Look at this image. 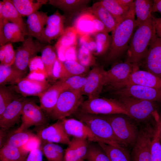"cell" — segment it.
Returning a JSON list of instances; mask_svg holds the SVG:
<instances>
[{"mask_svg": "<svg viewBox=\"0 0 161 161\" xmlns=\"http://www.w3.org/2000/svg\"><path fill=\"white\" fill-rule=\"evenodd\" d=\"M137 27L130 41L126 61L138 66L144 59L150 43L157 35L153 16Z\"/></svg>", "mask_w": 161, "mask_h": 161, "instance_id": "cell-1", "label": "cell"}, {"mask_svg": "<svg viewBox=\"0 0 161 161\" xmlns=\"http://www.w3.org/2000/svg\"><path fill=\"white\" fill-rule=\"evenodd\" d=\"M135 16L133 3L126 17L112 31L111 46L104 58L106 62L116 60L127 51L131 38L137 27Z\"/></svg>", "mask_w": 161, "mask_h": 161, "instance_id": "cell-2", "label": "cell"}, {"mask_svg": "<svg viewBox=\"0 0 161 161\" xmlns=\"http://www.w3.org/2000/svg\"><path fill=\"white\" fill-rule=\"evenodd\" d=\"M74 114L78 120L86 125L95 135L108 144L122 146L109 123L102 115L84 113L78 110Z\"/></svg>", "mask_w": 161, "mask_h": 161, "instance_id": "cell-3", "label": "cell"}, {"mask_svg": "<svg viewBox=\"0 0 161 161\" xmlns=\"http://www.w3.org/2000/svg\"><path fill=\"white\" fill-rule=\"evenodd\" d=\"M83 102L80 91L64 90L60 94L49 117L58 120L66 118L75 113Z\"/></svg>", "mask_w": 161, "mask_h": 161, "instance_id": "cell-4", "label": "cell"}, {"mask_svg": "<svg viewBox=\"0 0 161 161\" xmlns=\"http://www.w3.org/2000/svg\"><path fill=\"white\" fill-rule=\"evenodd\" d=\"M122 114L101 115L109 122L115 136L122 145L134 146L139 131L129 119Z\"/></svg>", "mask_w": 161, "mask_h": 161, "instance_id": "cell-5", "label": "cell"}, {"mask_svg": "<svg viewBox=\"0 0 161 161\" xmlns=\"http://www.w3.org/2000/svg\"><path fill=\"white\" fill-rule=\"evenodd\" d=\"M123 105L129 117L137 120H145L153 116L159 117L156 103L132 97H120L117 99Z\"/></svg>", "mask_w": 161, "mask_h": 161, "instance_id": "cell-6", "label": "cell"}, {"mask_svg": "<svg viewBox=\"0 0 161 161\" xmlns=\"http://www.w3.org/2000/svg\"><path fill=\"white\" fill-rule=\"evenodd\" d=\"M86 113L107 115L121 114L129 116L123 105L116 99L99 98L83 101L78 109Z\"/></svg>", "mask_w": 161, "mask_h": 161, "instance_id": "cell-7", "label": "cell"}, {"mask_svg": "<svg viewBox=\"0 0 161 161\" xmlns=\"http://www.w3.org/2000/svg\"><path fill=\"white\" fill-rule=\"evenodd\" d=\"M45 46L44 44L28 36L15 51V59L12 66L25 75L31 60L41 52Z\"/></svg>", "mask_w": 161, "mask_h": 161, "instance_id": "cell-8", "label": "cell"}, {"mask_svg": "<svg viewBox=\"0 0 161 161\" xmlns=\"http://www.w3.org/2000/svg\"><path fill=\"white\" fill-rule=\"evenodd\" d=\"M155 130L148 125L139 132L131 152L132 161H152L151 144Z\"/></svg>", "mask_w": 161, "mask_h": 161, "instance_id": "cell-9", "label": "cell"}, {"mask_svg": "<svg viewBox=\"0 0 161 161\" xmlns=\"http://www.w3.org/2000/svg\"><path fill=\"white\" fill-rule=\"evenodd\" d=\"M21 119V124L16 132L28 130L32 126H43L47 123V116L40 106L33 101L27 99L24 105Z\"/></svg>", "mask_w": 161, "mask_h": 161, "instance_id": "cell-10", "label": "cell"}, {"mask_svg": "<svg viewBox=\"0 0 161 161\" xmlns=\"http://www.w3.org/2000/svg\"><path fill=\"white\" fill-rule=\"evenodd\" d=\"M113 91L117 97H132L161 103V88L131 85Z\"/></svg>", "mask_w": 161, "mask_h": 161, "instance_id": "cell-11", "label": "cell"}, {"mask_svg": "<svg viewBox=\"0 0 161 161\" xmlns=\"http://www.w3.org/2000/svg\"><path fill=\"white\" fill-rule=\"evenodd\" d=\"M106 71L103 67L96 66L89 72L86 83L81 91L83 95L88 97V99L99 97L105 85Z\"/></svg>", "mask_w": 161, "mask_h": 161, "instance_id": "cell-12", "label": "cell"}, {"mask_svg": "<svg viewBox=\"0 0 161 161\" xmlns=\"http://www.w3.org/2000/svg\"><path fill=\"white\" fill-rule=\"evenodd\" d=\"M13 86L15 90L24 97L34 96L39 97L51 85L45 78L27 76Z\"/></svg>", "mask_w": 161, "mask_h": 161, "instance_id": "cell-13", "label": "cell"}, {"mask_svg": "<svg viewBox=\"0 0 161 161\" xmlns=\"http://www.w3.org/2000/svg\"><path fill=\"white\" fill-rule=\"evenodd\" d=\"M131 85L161 88V79L148 71L139 70L138 66L126 79L110 89L114 91Z\"/></svg>", "mask_w": 161, "mask_h": 161, "instance_id": "cell-14", "label": "cell"}, {"mask_svg": "<svg viewBox=\"0 0 161 161\" xmlns=\"http://www.w3.org/2000/svg\"><path fill=\"white\" fill-rule=\"evenodd\" d=\"M140 64L145 71L161 79V39L157 35L150 43Z\"/></svg>", "mask_w": 161, "mask_h": 161, "instance_id": "cell-15", "label": "cell"}, {"mask_svg": "<svg viewBox=\"0 0 161 161\" xmlns=\"http://www.w3.org/2000/svg\"><path fill=\"white\" fill-rule=\"evenodd\" d=\"M61 120L64 129L69 136L85 139L89 142L108 144L106 142L95 135L89 127L80 120L74 118H66Z\"/></svg>", "mask_w": 161, "mask_h": 161, "instance_id": "cell-16", "label": "cell"}, {"mask_svg": "<svg viewBox=\"0 0 161 161\" xmlns=\"http://www.w3.org/2000/svg\"><path fill=\"white\" fill-rule=\"evenodd\" d=\"M138 66L125 61L113 65L105 73L104 86L109 89L126 79Z\"/></svg>", "mask_w": 161, "mask_h": 161, "instance_id": "cell-17", "label": "cell"}, {"mask_svg": "<svg viewBox=\"0 0 161 161\" xmlns=\"http://www.w3.org/2000/svg\"><path fill=\"white\" fill-rule=\"evenodd\" d=\"M65 18L58 10L48 16L46 26L38 41L43 44L50 43L52 40L61 36L65 29L64 22Z\"/></svg>", "mask_w": 161, "mask_h": 161, "instance_id": "cell-18", "label": "cell"}, {"mask_svg": "<svg viewBox=\"0 0 161 161\" xmlns=\"http://www.w3.org/2000/svg\"><path fill=\"white\" fill-rule=\"evenodd\" d=\"M37 136L40 139L42 144L47 143H58L67 145L70 140L66 132L61 120L42 129L38 132Z\"/></svg>", "mask_w": 161, "mask_h": 161, "instance_id": "cell-19", "label": "cell"}, {"mask_svg": "<svg viewBox=\"0 0 161 161\" xmlns=\"http://www.w3.org/2000/svg\"><path fill=\"white\" fill-rule=\"evenodd\" d=\"M27 99L19 97L11 103L0 115L1 128L9 129L19 122L23 108Z\"/></svg>", "mask_w": 161, "mask_h": 161, "instance_id": "cell-20", "label": "cell"}, {"mask_svg": "<svg viewBox=\"0 0 161 161\" xmlns=\"http://www.w3.org/2000/svg\"><path fill=\"white\" fill-rule=\"evenodd\" d=\"M25 35L16 24L0 18V45L23 42Z\"/></svg>", "mask_w": 161, "mask_h": 161, "instance_id": "cell-21", "label": "cell"}, {"mask_svg": "<svg viewBox=\"0 0 161 161\" xmlns=\"http://www.w3.org/2000/svg\"><path fill=\"white\" fill-rule=\"evenodd\" d=\"M64 90L59 80L51 85L39 97L40 106L46 116L49 117L60 94Z\"/></svg>", "mask_w": 161, "mask_h": 161, "instance_id": "cell-22", "label": "cell"}, {"mask_svg": "<svg viewBox=\"0 0 161 161\" xmlns=\"http://www.w3.org/2000/svg\"><path fill=\"white\" fill-rule=\"evenodd\" d=\"M0 18H3L18 26L24 34L28 36V29L21 16L10 0L0 1Z\"/></svg>", "mask_w": 161, "mask_h": 161, "instance_id": "cell-23", "label": "cell"}, {"mask_svg": "<svg viewBox=\"0 0 161 161\" xmlns=\"http://www.w3.org/2000/svg\"><path fill=\"white\" fill-rule=\"evenodd\" d=\"M89 141L87 140L73 137L65 150L64 161H78L85 159Z\"/></svg>", "mask_w": 161, "mask_h": 161, "instance_id": "cell-24", "label": "cell"}, {"mask_svg": "<svg viewBox=\"0 0 161 161\" xmlns=\"http://www.w3.org/2000/svg\"><path fill=\"white\" fill-rule=\"evenodd\" d=\"M48 12L38 11L27 17L26 20L28 36L38 40L46 25L48 17Z\"/></svg>", "mask_w": 161, "mask_h": 161, "instance_id": "cell-25", "label": "cell"}, {"mask_svg": "<svg viewBox=\"0 0 161 161\" xmlns=\"http://www.w3.org/2000/svg\"><path fill=\"white\" fill-rule=\"evenodd\" d=\"M88 0H49L48 4L61 10L70 17L73 15L86 8Z\"/></svg>", "mask_w": 161, "mask_h": 161, "instance_id": "cell-26", "label": "cell"}, {"mask_svg": "<svg viewBox=\"0 0 161 161\" xmlns=\"http://www.w3.org/2000/svg\"><path fill=\"white\" fill-rule=\"evenodd\" d=\"M93 16L91 13L84 10L76 19L73 26L78 37L87 34L94 36L96 33Z\"/></svg>", "mask_w": 161, "mask_h": 161, "instance_id": "cell-27", "label": "cell"}, {"mask_svg": "<svg viewBox=\"0 0 161 161\" xmlns=\"http://www.w3.org/2000/svg\"><path fill=\"white\" fill-rule=\"evenodd\" d=\"M84 10L91 13L99 19L104 24L109 32H112L117 24L112 15L99 1L94 3L92 6Z\"/></svg>", "mask_w": 161, "mask_h": 161, "instance_id": "cell-28", "label": "cell"}, {"mask_svg": "<svg viewBox=\"0 0 161 161\" xmlns=\"http://www.w3.org/2000/svg\"><path fill=\"white\" fill-rule=\"evenodd\" d=\"M10 1L23 17H27L38 11L49 0H10Z\"/></svg>", "mask_w": 161, "mask_h": 161, "instance_id": "cell-29", "label": "cell"}, {"mask_svg": "<svg viewBox=\"0 0 161 161\" xmlns=\"http://www.w3.org/2000/svg\"><path fill=\"white\" fill-rule=\"evenodd\" d=\"M154 0H136L133 3L136 21L137 26L144 22L152 15V10Z\"/></svg>", "mask_w": 161, "mask_h": 161, "instance_id": "cell-30", "label": "cell"}, {"mask_svg": "<svg viewBox=\"0 0 161 161\" xmlns=\"http://www.w3.org/2000/svg\"><path fill=\"white\" fill-rule=\"evenodd\" d=\"M25 76L12 66L0 64V85H6L7 84L15 85Z\"/></svg>", "mask_w": 161, "mask_h": 161, "instance_id": "cell-31", "label": "cell"}, {"mask_svg": "<svg viewBox=\"0 0 161 161\" xmlns=\"http://www.w3.org/2000/svg\"><path fill=\"white\" fill-rule=\"evenodd\" d=\"M110 161H132L129 152L122 146H117L98 142Z\"/></svg>", "mask_w": 161, "mask_h": 161, "instance_id": "cell-32", "label": "cell"}, {"mask_svg": "<svg viewBox=\"0 0 161 161\" xmlns=\"http://www.w3.org/2000/svg\"><path fill=\"white\" fill-rule=\"evenodd\" d=\"M29 154L20 148L4 145L0 150L1 161H25Z\"/></svg>", "mask_w": 161, "mask_h": 161, "instance_id": "cell-33", "label": "cell"}, {"mask_svg": "<svg viewBox=\"0 0 161 161\" xmlns=\"http://www.w3.org/2000/svg\"><path fill=\"white\" fill-rule=\"evenodd\" d=\"M78 61L66 60L63 62V67L60 80H64L72 76L85 75L88 71Z\"/></svg>", "mask_w": 161, "mask_h": 161, "instance_id": "cell-34", "label": "cell"}, {"mask_svg": "<svg viewBox=\"0 0 161 161\" xmlns=\"http://www.w3.org/2000/svg\"><path fill=\"white\" fill-rule=\"evenodd\" d=\"M41 59L44 64L47 77H51L53 67L58 56L54 47L50 45L45 46L41 51Z\"/></svg>", "mask_w": 161, "mask_h": 161, "instance_id": "cell-35", "label": "cell"}, {"mask_svg": "<svg viewBox=\"0 0 161 161\" xmlns=\"http://www.w3.org/2000/svg\"><path fill=\"white\" fill-rule=\"evenodd\" d=\"M41 148L48 161H64L65 151L59 145L47 143L42 144Z\"/></svg>", "mask_w": 161, "mask_h": 161, "instance_id": "cell-36", "label": "cell"}, {"mask_svg": "<svg viewBox=\"0 0 161 161\" xmlns=\"http://www.w3.org/2000/svg\"><path fill=\"white\" fill-rule=\"evenodd\" d=\"M99 2L112 15L117 24L125 18L129 10L122 7L116 0H103Z\"/></svg>", "mask_w": 161, "mask_h": 161, "instance_id": "cell-37", "label": "cell"}, {"mask_svg": "<svg viewBox=\"0 0 161 161\" xmlns=\"http://www.w3.org/2000/svg\"><path fill=\"white\" fill-rule=\"evenodd\" d=\"M18 94L13 85H0V115L11 103L20 97Z\"/></svg>", "mask_w": 161, "mask_h": 161, "instance_id": "cell-38", "label": "cell"}, {"mask_svg": "<svg viewBox=\"0 0 161 161\" xmlns=\"http://www.w3.org/2000/svg\"><path fill=\"white\" fill-rule=\"evenodd\" d=\"M35 135L31 131L28 130L19 132L14 131L11 134L8 136L4 145L20 148L30 138Z\"/></svg>", "mask_w": 161, "mask_h": 161, "instance_id": "cell-39", "label": "cell"}, {"mask_svg": "<svg viewBox=\"0 0 161 161\" xmlns=\"http://www.w3.org/2000/svg\"><path fill=\"white\" fill-rule=\"evenodd\" d=\"M89 141L85 159L87 161H110L108 157L97 143Z\"/></svg>", "mask_w": 161, "mask_h": 161, "instance_id": "cell-40", "label": "cell"}, {"mask_svg": "<svg viewBox=\"0 0 161 161\" xmlns=\"http://www.w3.org/2000/svg\"><path fill=\"white\" fill-rule=\"evenodd\" d=\"M93 36L96 44V50L94 54L99 56L104 55L111 47L112 36L105 32H98Z\"/></svg>", "mask_w": 161, "mask_h": 161, "instance_id": "cell-41", "label": "cell"}, {"mask_svg": "<svg viewBox=\"0 0 161 161\" xmlns=\"http://www.w3.org/2000/svg\"><path fill=\"white\" fill-rule=\"evenodd\" d=\"M85 75L73 76L64 80H60L64 90H70L81 92L86 81Z\"/></svg>", "mask_w": 161, "mask_h": 161, "instance_id": "cell-42", "label": "cell"}, {"mask_svg": "<svg viewBox=\"0 0 161 161\" xmlns=\"http://www.w3.org/2000/svg\"><path fill=\"white\" fill-rule=\"evenodd\" d=\"M78 37L77 32L74 27H68L65 28L64 33L59 37L55 44L66 47L77 46Z\"/></svg>", "mask_w": 161, "mask_h": 161, "instance_id": "cell-43", "label": "cell"}, {"mask_svg": "<svg viewBox=\"0 0 161 161\" xmlns=\"http://www.w3.org/2000/svg\"><path fill=\"white\" fill-rule=\"evenodd\" d=\"M151 147L152 161H161V135L157 121Z\"/></svg>", "mask_w": 161, "mask_h": 161, "instance_id": "cell-44", "label": "cell"}, {"mask_svg": "<svg viewBox=\"0 0 161 161\" xmlns=\"http://www.w3.org/2000/svg\"><path fill=\"white\" fill-rule=\"evenodd\" d=\"M77 61L83 66L88 68L95 62L93 54L83 46H79L77 49Z\"/></svg>", "mask_w": 161, "mask_h": 161, "instance_id": "cell-45", "label": "cell"}, {"mask_svg": "<svg viewBox=\"0 0 161 161\" xmlns=\"http://www.w3.org/2000/svg\"><path fill=\"white\" fill-rule=\"evenodd\" d=\"M91 35L87 34L78 37L79 46H83L94 54L96 48V44L95 38Z\"/></svg>", "mask_w": 161, "mask_h": 161, "instance_id": "cell-46", "label": "cell"}, {"mask_svg": "<svg viewBox=\"0 0 161 161\" xmlns=\"http://www.w3.org/2000/svg\"><path fill=\"white\" fill-rule=\"evenodd\" d=\"M41 140L37 135H35L30 138L20 148L24 151L27 154L33 150L41 147Z\"/></svg>", "mask_w": 161, "mask_h": 161, "instance_id": "cell-47", "label": "cell"}, {"mask_svg": "<svg viewBox=\"0 0 161 161\" xmlns=\"http://www.w3.org/2000/svg\"><path fill=\"white\" fill-rule=\"evenodd\" d=\"M4 59L3 64L11 66L13 64L16 53L12 43H8L4 45Z\"/></svg>", "mask_w": 161, "mask_h": 161, "instance_id": "cell-48", "label": "cell"}, {"mask_svg": "<svg viewBox=\"0 0 161 161\" xmlns=\"http://www.w3.org/2000/svg\"><path fill=\"white\" fill-rule=\"evenodd\" d=\"M43 154L41 147L30 152L25 161H43Z\"/></svg>", "mask_w": 161, "mask_h": 161, "instance_id": "cell-49", "label": "cell"}, {"mask_svg": "<svg viewBox=\"0 0 161 161\" xmlns=\"http://www.w3.org/2000/svg\"><path fill=\"white\" fill-rule=\"evenodd\" d=\"M76 47L77 46H72L67 48L65 54L66 60L77 61V49Z\"/></svg>", "mask_w": 161, "mask_h": 161, "instance_id": "cell-50", "label": "cell"}, {"mask_svg": "<svg viewBox=\"0 0 161 161\" xmlns=\"http://www.w3.org/2000/svg\"><path fill=\"white\" fill-rule=\"evenodd\" d=\"M93 15V22L96 33L98 32L108 33L109 32L104 24L97 18Z\"/></svg>", "mask_w": 161, "mask_h": 161, "instance_id": "cell-51", "label": "cell"}, {"mask_svg": "<svg viewBox=\"0 0 161 161\" xmlns=\"http://www.w3.org/2000/svg\"><path fill=\"white\" fill-rule=\"evenodd\" d=\"M8 129L1 128L0 130V147L1 148L4 145L8 136L7 131Z\"/></svg>", "mask_w": 161, "mask_h": 161, "instance_id": "cell-52", "label": "cell"}, {"mask_svg": "<svg viewBox=\"0 0 161 161\" xmlns=\"http://www.w3.org/2000/svg\"><path fill=\"white\" fill-rule=\"evenodd\" d=\"M153 19L157 35L161 39V18L153 16Z\"/></svg>", "mask_w": 161, "mask_h": 161, "instance_id": "cell-53", "label": "cell"}, {"mask_svg": "<svg viewBox=\"0 0 161 161\" xmlns=\"http://www.w3.org/2000/svg\"><path fill=\"white\" fill-rule=\"evenodd\" d=\"M117 2L123 7L129 10L134 1L133 0H116Z\"/></svg>", "mask_w": 161, "mask_h": 161, "instance_id": "cell-54", "label": "cell"}, {"mask_svg": "<svg viewBox=\"0 0 161 161\" xmlns=\"http://www.w3.org/2000/svg\"><path fill=\"white\" fill-rule=\"evenodd\" d=\"M152 12V13L158 12L161 14V0H154Z\"/></svg>", "mask_w": 161, "mask_h": 161, "instance_id": "cell-55", "label": "cell"}, {"mask_svg": "<svg viewBox=\"0 0 161 161\" xmlns=\"http://www.w3.org/2000/svg\"><path fill=\"white\" fill-rule=\"evenodd\" d=\"M4 59V46H1L0 48V64H3Z\"/></svg>", "mask_w": 161, "mask_h": 161, "instance_id": "cell-56", "label": "cell"}, {"mask_svg": "<svg viewBox=\"0 0 161 161\" xmlns=\"http://www.w3.org/2000/svg\"><path fill=\"white\" fill-rule=\"evenodd\" d=\"M157 121L159 123L160 132L161 135V116L160 117L159 116V119Z\"/></svg>", "mask_w": 161, "mask_h": 161, "instance_id": "cell-57", "label": "cell"}, {"mask_svg": "<svg viewBox=\"0 0 161 161\" xmlns=\"http://www.w3.org/2000/svg\"><path fill=\"white\" fill-rule=\"evenodd\" d=\"M78 161H85L84 160V159H80V160H78Z\"/></svg>", "mask_w": 161, "mask_h": 161, "instance_id": "cell-58", "label": "cell"}]
</instances>
